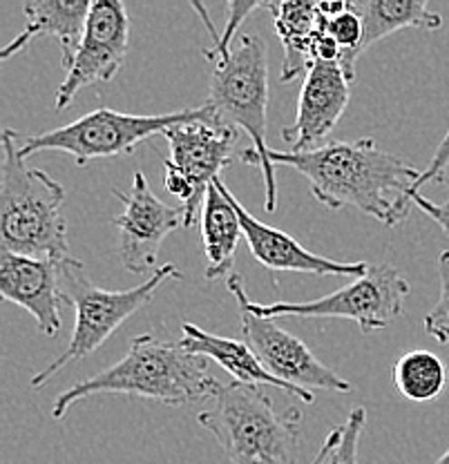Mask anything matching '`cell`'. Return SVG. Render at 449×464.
Here are the masks:
<instances>
[{
  "instance_id": "cell-1",
  "label": "cell",
  "mask_w": 449,
  "mask_h": 464,
  "mask_svg": "<svg viewBox=\"0 0 449 464\" xmlns=\"http://www.w3.org/2000/svg\"><path fill=\"white\" fill-rule=\"evenodd\" d=\"M270 161L302 174L313 197L329 210L358 208L385 226L407 217L409 192L420 177L412 163L380 150L374 139L331 141L299 154L270 150Z\"/></svg>"
},
{
  "instance_id": "cell-2",
  "label": "cell",
  "mask_w": 449,
  "mask_h": 464,
  "mask_svg": "<svg viewBox=\"0 0 449 464\" xmlns=\"http://www.w3.org/2000/svg\"><path fill=\"white\" fill-rule=\"evenodd\" d=\"M221 386L224 384L210 375L204 357L190 355L181 342L161 340L146 333L134 337L130 351L117 364L63 391L52 404V418L63 420L79 400L96 393L128 395L180 406L215 400Z\"/></svg>"
},
{
  "instance_id": "cell-3",
  "label": "cell",
  "mask_w": 449,
  "mask_h": 464,
  "mask_svg": "<svg viewBox=\"0 0 449 464\" xmlns=\"http://www.w3.org/2000/svg\"><path fill=\"white\" fill-rule=\"evenodd\" d=\"M65 188L45 170L27 168L18 134L3 130L0 170V241L3 248L36 259H70L67 224L61 215Z\"/></svg>"
},
{
  "instance_id": "cell-4",
  "label": "cell",
  "mask_w": 449,
  "mask_h": 464,
  "mask_svg": "<svg viewBox=\"0 0 449 464\" xmlns=\"http://www.w3.org/2000/svg\"><path fill=\"white\" fill-rule=\"evenodd\" d=\"M233 464H296L302 411H275L259 384L221 386L215 404L197 415Z\"/></svg>"
},
{
  "instance_id": "cell-5",
  "label": "cell",
  "mask_w": 449,
  "mask_h": 464,
  "mask_svg": "<svg viewBox=\"0 0 449 464\" xmlns=\"http://www.w3.org/2000/svg\"><path fill=\"white\" fill-rule=\"evenodd\" d=\"M181 277V270L175 264H163L150 275L142 286L128 290H105L96 286L85 275L83 264L79 259L70 257L61 261V279L63 286L67 288L63 295H65V304L74 306L76 313L74 331H72V340L65 351L59 357H54L45 369L38 371L30 380V384L34 389H41L61 369L92 355L96 348L103 346L114 335L119 326H123L130 317L137 315L142 308H146L152 302L154 293L161 288L166 279Z\"/></svg>"
},
{
  "instance_id": "cell-6",
  "label": "cell",
  "mask_w": 449,
  "mask_h": 464,
  "mask_svg": "<svg viewBox=\"0 0 449 464\" xmlns=\"http://www.w3.org/2000/svg\"><path fill=\"white\" fill-rule=\"evenodd\" d=\"M210 92L206 105L217 121L249 134L264 174V212L278 208V181L267 145L268 65L267 47L258 34H241L229 56L210 58Z\"/></svg>"
},
{
  "instance_id": "cell-7",
  "label": "cell",
  "mask_w": 449,
  "mask_h": 464,
  "mask_svg": "<svg viewBox=\"0 0 449 464\" xmlns=\"http://www.w3.org/2000/svg\"><path fill=\"white\" fill-rule=\"evenodd\" d=\"M217 119L209 105L186 108L171 114H125L112 108H99L70 125L47 130L36 137H18V154L23 159L36 152H65L79 166L96 161V159H112L130 154L148 139L166 134L168 130L192 121Z\"/></svg>"
},
{
  "instance_id": "cell-8",
  "label": "cell",
  "mask_w": 449,
  "mask_h": 464,
  "mask_svg": "<svg viewBox=\"0 0 449 464\" xmlns=\"http://www.w3.org/2000/svg\"><path fill=\"white\" fill-rule=\"evenodd\" d=\"M229 293L235 299L249 306L250 313L264 319L279 317H307V319H349L362 328L365 335L387 328L405 313L412 286L400 275V270L391 264L371 266L365 277L356 279L349 286L336 290L327 297L311 299V302H275L258 304L249 299L244 288V279L239 275H230L226 284Z\"/></svg>"
},
{
  "instance_id": "cell-9",
  "label": "cell",
  "mask_w": 449,
  "mask_h": 464,
  "mask_svg": "<svg viewBox=\"0 0 449 464\" xmlns=\"http://www.w3.org/2000/svg\"><path fill=\"white\" fill-rule=\"evenodd\" d=\"M163 139L171 148V157L163 159V166L181 174L195 195L192 206L183 212V228H190L200 219L206 192L220 179V172L241 161L244 150L238 152L239 130L217 119L192 121L171 128Z\"/></svg>"
},
{
  "instance_id": "cell-10",
  "label": "cell",
  "mask_w": 449,
  "mask_h": 464,
  "mask_svg": "<svg viewBox=\"0 0 449 464\" xmlns=\"http://www.w3.org/2000/svg\"><path fill=\"white\" fill-rule=\"evenodd\" d=\"M239 308L241 335L250 351L258 355L259 364L278 380L304 391H329V393H351L354 384L322 364L313 351L275 324L249 311L241 299H235Z\"/></svg>"
},
{
  "instance_id": "cell-11",
  "label": "cell",
  "mask_w": 449,
  "mask_h": 464,
  "mask_svg": "<svg viewBox=\"0 0 449 464\" xmlns=\"http://www.w3.org/2000/svg\"><path fill=\"white\" fill-rule=\"evenodd\" d=\"M128 38L130 16L125 5L119 0H94L74 61L56 90L54 108L59 112L70 108L83 87L108 83L117 76L128 54Z\"/></svg>"
},
{
  "instance_id": "cell-12",
  "label": "cell",
  "mask_w": 449,
  "mask_h": 464,
  "mask_svg": "<svg viewBox=\"0 0 449 464\" xmlns=\"http://www.w3.org/2000/svg\"><path fill=\"white\" fill-rule=\"evenodd\" d=\"M123 203V212L112 219L119 228L117 255L128 273L143 275L159 270V250L171 232L183 228V208H171L150 188L146 174L134 172L130 192L112 188Z\"/></svg>"
},
{
  "instance_id": "cell-13",
  "label": "cell",
  "mask_w": 449,
  "mask_h": 464,
  "mask_svg": "<svg viewBox=\"0 0 449 464\" xmlns=\"http://www.w3.org/2000/svg\"><path fill=\"white\" fill-rule=\"evenodd\" d=\"M351 96V81L337 63H316L304 76L298 112L291 128L282 130L288 152H311L322 148L336 130Z\"/></svg>"
},
{
  "instance_id": "cell-14",
  "label": "cell",
  "mask_w": 449,
  "mask_h": 464,
  "mask_svg": "<svg viewBox=\"0 0 449 464\" xmlns=\"http://www.w3.org/2000/svg\"><path fill=\"white\" fill-rule=\"evenodd\" d=\"M61 261L16 255L0 246V297L25 308L36 319L43 335L61 333V304L65 295L59 290Z\"/></svg>"
},
{
  "instance_id": "cell-15",
  "label": "cell",
  "mask_w": 449,
  "mask_h": 464,
  "mask_svg": "<svg viewBox=\"0 0 449 464\" xmlns=\"http://www.w3.org/2000/svg\"><path fill=\"white\" fill-rule=\"evenodd\" d=\"M235 208L239 212L241 230H244L249 248L253 257L268 270H288V273H308V275H336V277H365L369 273L371 266L365 261L358 264H342V261H333L322 257V255L311 253L298 244L291 235L273 228V226L262 224L255 219L241 203L235 199Z\"/></svg>"
},
{
  "instance_id": "cell-16",
  "label": "cell",
  "mask_w": 449,
  "mask_h": 464,
  "mask_svg": "<svg viewBox=\"0 0 449 464\" xmlns=\"http://www.w3.org/2000/svg\"><path fill=\"white\" fill-rule=\"evenodd\" d=\"M92 3L88 0H27L23 5L25 9L27 25L3 50L0 58L7 61L18 52L25 50L27 45L38 36H52L61 45V63L65 72L72 67L76 50L83 38L85 23H88Z\"/></svg>"
},
{
  "instance_id": "cell-17",
  "label": "cell",
  "mask_w": 449,
  "mask_h": 464,
  "mask_svg": "<svg viewBox=\"0 0 449 464\" xmlns=\"http://www.w3.org/2000/svg\"><path fill=\"white\" fill-rule=\"evenodd\" d=\"M181 346L186 348L190 355L204 357V360H212L215 364H220L226 373L233 375L235 382L241 384H259V386H275V389L284 391V393L293 395L299 402L313 404L316 402V395L311 391L298 389V386L287 384V382L278 380L259 364L258 355L250 351L246 342H235L229 337L212 335V333L204 331L197 324L183 322L181 324Z\"/></svg>"
},
{
  "instance_id": "cell-18",
  "label": "cell",
  "mask_w": 449,
  "mask_h": 464,
  "mask_svg": "<svg viewBox=\"0 0 449 464\" xmlns=\"http://www.w3.org/2000/svg\"><path fill=\"white\" fill-rule=\"evenodd\" d=\"M200 224L206 253V279L230 277L244 230H241L233 192L224 186L221 179H217L206 192Z\"/></svg>"
},
{
  "instance_id": "cell-19",
  "label": "cell",
  "mask_w": 449,
  "mask_h": 464,
  "mask_svg": "<svg viewBox=\"0 0 449 464\" xmlns=\"http://www.w3.org/2000/svg\"><path fill=\"white\" fill-rule=\"evenodd\" d=\"M264 9L273 14L275 32L284 47V63L279 81L288 83L298 76H307L316 65L313 61V43L322 32V14L317 3H264Z\"/></svg>"
},
{
  "instance_id": "cell-20",
  "label": "cell",
  "mask_w": 449,
  "mask_h": 464,
  "mask_svg": "<svg viewBox=\"0 0 449 464\" xmlns=\"http://www.w3.org/2000/svg\"><path fill=\"white\" fill-rule=\"evenodd\" d=\"M349 5L365 27V52L400 29L436 32L443 27V16L432 12L425 0H351Z\"/></svg>"
},
{
  "instance_id": "cell-21",
  "label": "cell",
  "mask_w": 449,
  "mask_h": 464,
  "mask_svg": "<svg viewBox=\"0 0 449 464\" xmlns=\"http://www.w3.org/2000/svg\"><path fill=\"white\" fill-rule=\"evenodd\" d=\"M391 373L398 393L409 402H432L447 384V366L436 353L425 348L403 353Z\"/></svg>"
},
{
  "instance_id": "cell-22",
  "label": "cell",
  "mask_w": 449,
  "mask_h": 464,
  "mask_svg": "<svg viewBox=\"0 0 449 464\" xmlns=\"http://www.w3.org/2000/svg\"><path fill=\"white\" fill-rule=\"evenodd\" d=\"M317 7H320V3H317ZM320 14L322 27L337 43V47H340V61H337V65L345 70L347 79L354 81L356 61H358L360 54H365V47H362V43H365V27H362L360 16L351 9L349 3L337 14H325L322 9Z\"/></svg>"
},
{
  "instance_id": "cell-23",
  "label": "cell",
  "mask_w": 449,
  "mask_h": 464,
  "mask_svg": "<svg viewBox=\"0 0 449 464\" xmlns=\"http://www.w3.org/2000/svg\"><path fill=\"white\" fill-rule=\"evenodd\" d=\"M438 275H441V297L436 306L425 315V331L438 344H449V250H443L438 257Z\"/></svg>"
},
{
  "instance_id": "cell-24",
  "label": "cell",
  "mask_w": 449,
  "mask_h": 464,
  "mask_svg": "<svg viewBox=\"0 0 449 464\" xmlns=\"http://www.w3.org/2000/svg\"><path fill=\"white\" fill-rule=\"evenodd\" d=\"M255 9H264V3H255V0L253 3H241V0H235V3L229 5V21H226V27L224 32H221L220 41H217L212 47H206L204 50V56L209 58V61L210 58L229 56L230 47H233V38L235 34H238L239 25L255 12Z\"/></svg>"
},
{
  "instance_id": "cell-25",
  "label": "cell",
  "mask_w": 449,
  "mask_h": 464,
  "mask_svg": "<svg viewBox=\"0 0 449 464\" xmlns=\"http://www.w3.org/2000/svg\"><path fill=\"white\" fill-rule=\"evenodd\" d=\"M447 168H449V130H447L445 137H443V141L438 143V148H436V152H434L429 166L420 172L418 181L414 183L412 192H409V201L414 203V199H416L425 186H429V183H434V181H441Z\"/></svg>"
},
{
  "instance_id": "cell-26",
  "label": "cell",
  "mask_w": 449,
  "mask_h": 464,
  "mask_svg": "<svg viewBox=\"0 0 449 464\" xmlns=\"http://www.w3.org/2000/svg\"><path fill=\"white\" fill-rule=\"evenodd\" d=\"M414 203H416V206L429 217V219L436 221V224L441 226V230L449 237V197L443 203H434V201H429L427 197L418 195L416 199H414Z\"/></svg>"
},
{
  "instance_id": "cell-27",
  "label": "cell",
  "mask_w": 449,
  "mask_h": 464,
  "mask_svg": "<svg viewBox=\"0 0 449 464\" xmlns=\"http://www.w3.org/2000/svg\"><path fill=\"white\" fill-rule=\"evenodd\" d=\"M434 464H449V449H447V451H445V453H443V456H441V458H438V460H436V462H434Z\"/></svg>"
},
{
  "instance_id": "cell-28",
  "label": "cell",
  "mask_w": 449,
  "mask_h": 464,
  "mask_svg": "<svg viewBox=\"0 0 449 464\" xmlns=\"http://www.w3.org/2000/svg\"><path fill=\"white\" fill-rule=\"evenodd\" d=\"M308 464H311V462H308Z\"/></svg>"
}]
</instances>
